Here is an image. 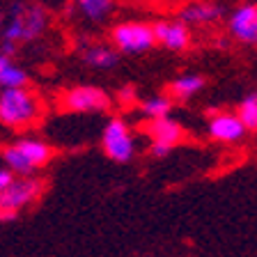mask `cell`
Here are the masks:
<instances>
[{
  "label": "cell",
  "instance_id": "6da1fadb",
  "mask_svg": "<svg viewBox=\"0 0 257 257\" xmlns=\"http://www.w3.org/2000/svg\"><path fill=\"white\" fill-rule=\"evenodd\" d=\"M51 16L37 3H14L10 10V21L3 30V39L10 42H35L46 32Z\"/></svg>",
  "mask_w": 257,
  "mask_h": 257
},
{
  "label": "cell",
  "instance_id": "7a4b0ae2",
  "mask_svg": "<svg viewBox=\"0 0 257 257\" xmlns=\"http://www.w3.org/2000/svg\"><path fill=\"white\" fill-rule=\"evenodd\" d=\"M42 117V103L28 87H7L0 92V122L12 128L32 126Z\"/></svg>",
  "mask_w": 257,
  "mask_h": 257
},
{
  "label": "cell",
  "instance_id": "3957f363",
  "mask_svg": "<svg viewBox=\"0 0 257 257\" xmlns=\"http://www.w3.org/2000/svg\"><path fill=\"white\" fill-rule=\"evenodd\" d=\"M53 147L39 138H21L16 143L7 145L3 150V161L5 166L12 168L19 177L35 175L39 168H44L53 159Z\"/></svg>",
  "mask_w": 257,
  "mask_h": 257
},
{
  "label": "cell",
  "instance_id": "277c9868",
  "mask_svg": "<svg viewBox=\"0 0 257 257\" xmlns=\"http://www.w3.org/2000/svg\"><path fill=\"white\" fill-rule=\"evenodd\" d=\"M110 42L119 53L126 55H140L159 44L156 42L154 26L145 21H126L115 26L110 30Z\"/></svg>",
  "mask_w": 257,
  "mask_h": 257
},
{
  "label": "cell",
  "instance_id": "5b68a950",
  "mask_svg": "<svg viewBox=\"0 0 257 257\" xmlns=\"http://www.w3.org/2000/svg\"><path fill=\"white\" fill-rule=\"evenodd\" d=\"M103 154L115 163H128L136 156V138L134 131L122 117H110L101 134Z\"/></svg>",
  "mask_w": 257,
  "mask_h": 257
},
{
  "label": "cell",
  "instance_id": "8992f818",
  "mask_svg": "<svg viewBox=\"0 0 257 257\" xmlns=\"http://www.w3.org/2000/svg\"><path fill=\"white\" fill-rule=\"evenodd\" d=\"M60 106L67 112H108L112 99L96 85H76L60 94Z\"/></svg>",
  "mask_w": 257,
  "mask_h": 257
},
{
  "label": "cell",
  "instance_id": "52a82bcc",
  "mask_svg": "<svg viewBox=\"0 0 257 257\" xmlns=\"http://www.w3.org/2000/svg\"><path fill=\"white\" fill-rule=\"evenodd\" d=\"M44 193V182L37 177H19L10 184L7 188L0 191V209H10V211H21V209L30 207L32 202H37Z\"/></svg>",
  "mask_w": 257,
  "mask_h": 257
},
{
  "label": "cell",
  "instance_id": "ba28073f",
  "mask_svg": "<svg viewBox=\"0 0 257 257\" xmlns=\"http://www.w3.org/2000/svg\"><path fill=\"white\" fill-rule=\"evenodd\" d=\"M207 134H209V138L216 140V143L234 145L248 134V128H246V124L241 122L239 112L211 110L209 124H207Z\"/></svg>",
  "mask_w": 257,
  "mask_h": 257
},
{
  "label": "cell",
  "instance_id": "9c48e42d",
  "mask_svg": "<svg viewBox=\"0 0 257 257\" xmlns=\"http://www.w3.org/2000/svg\"><path fill=\"white\" fill-rule=\"evenodd\" d=\"M227 28L234 42L252 46L257 44V5L255 3H243L236 10H232L227 19Z\"/></svg>",
  "mask_w": 257,
  "mask_h": 257
},
{
  "label": "cell",
  "instance_id": "30bf717a",
  "mask_svg": "<svg viewBox=\"0 0 257 257\" xmlns=\"http://www.w3.org/2000/svg\"><path fill=\"white\" fill-rule=\"evenodd\" d=\"M225 7L214 0H193L188 5L182 7L179 12V21L186 26H214V23L223 21Z\"/></svg>",
  "mask_w": 257,
  "mask_h": 257
},
{
  "label": "cell",
  "instance_id": "8fae6325",
  "mask_svg": "<svg viewBox=\"0 0 257 257\" xmlns=\"http://www.w3.org/2000/svg\"><path fill=\"white\" fill-rule=\"evenodd\" d=\"M154 32H156V42L168 51H186L191 46V26H186L184 21H159L154 23Z\"/></svg>",
  "mask_w": 257,
  "mask_h": 257
},
{
  "label": "cell",
  "instance_id": "7c38bea8",
  "mask_svg": "<svg viewBox=\"0 0 257 257\" xmlns=\"http://www.w3.org/2000/svg\"><path fill=\"white\" fill-rule=\"evenodd\" d=\"M80 60L92 69H112L119 62V51L110 44H92L83 42L80 46Z\"/></svg>",
  "mask_w": 257,
  "mask_h": 257
},
{
  "label": "cell",
  "instance_id": "4fadbf2b",
  "mask_svg": "<svg viewBox=\"0 0 257 257\" xmlns=\"http://www.w3.org/2000/svg\"><path fill=\"white\" fill-rule=\"evenodd\" d=\"M145 131H147L152 143H161V145H168V147H177L184 140L182 124L175 122L170 115L168 117H159V119H150Z\"/></svg>",
  "mask_w": 257,
  "mask_h": 257
},
{
  "label": "cell",
  "instance_id": "5bb4252c",
  "mask_svg": "<svg viewBox=\"0 0 257 257\" xmlns=\"http://www.w3.org/2000/svg\"><path fill=\"white\" fill-rule=\"evenodd\" d=\"M204 83H207V80L200 74H182L168 85V92H170V96L175 101L186 103V101H191L195 94H200V92L204 90Z\"/></svg>",
  "mask_w": 257,
  "mask_h": 257
},
{
  "label": "cell",
  "instance_id": "9a60e30c",
  "mask_svg": "<svg viewBox=\"0 0 257 257\" xmlns=\"http://www.w3.org/2000/svg\"><path fill=\"white\" fill-rule=\"evenodd\" d=\"M78 12L85 16L92 23H101L106 21L112 12V3L115 0H74Z\"/></svg>",
  "mask_w": 257,
  "mask_h": 257
},
{
  "label": "cell",
  "instance_id": "2e32d148",
  "mask_svg": "<svg viewBox=\"0 0 257 257\" xmlns=\"http://www.w3.org/2000/svg\"><path fill=\"white\" fill-rule=\"evenodd\" d=\"M175 106V99L168 94H154L150 99H145L140 103V112H143L147 119H159V117H168Z\"/></svg>",
  "mask_w": 257,
  "mask_h": 257
},
{
  "label": "cell",
  "instance_id": "e0dca14e",
  "mask_svg": "<svg viewBox=\"0 0 257 257\" xmlns=\"http://www.w3.org/2000/svg\"><path fill=\"white\" fill-rule=\"evenodd\" d=\"M239 117L241 122L246 124L248 131H255L257 134V92H248L239 103Z\"/></svg>",
  "mask_w": 257,
  "mask_h": 257
},
{
  "label": "cell",
  "instance_id": "ac0fdd59",
  "mask_svg": "<svg viewBox=\"0 0 257 257\" xmlns=\"http://www.w3.org/2000/svg\"><path fill=\"white\" fill-rule=\"evenodd\" d=\"M28 80L30 78H28L26 69L16 67L14 62H10L7 67L0 69V87H3V90H7V87H26Z\"/></svg>",
  "mask_w": 257,
  "mask_h": 257
},
{
  "label": "cell",
  "instance_id": "d6986e66",
  "mask_svg": "<svg viewBox=\"0 0 257 257\" xmlns=\"http://www.w3.org/2000/svg\"><path fill=\"white\" fill-rule=\"evenodd\" d=\"M172 150H175V147H168V145H161V143H150V154L154 156V159H166Z\"/></svg>",
  "mask_w": 257,
  "mask_h": 257
},
{
  "label": "cell",
  "instance_id": "ffe728a7",
  "mask_svg": "<svg viewBox=\"0 0 257 257\" xmlns=\"http://www.w3.org/2000/svg\"><path fill=\"white\" fill-rule=\"evenodd\" d=\"M16 179V172L12 170V168H0V191H3V188H7L10 186L12 182H14Z\"/></svg>",
  "mask_w": 257,
  "mask_h": 257
},
{
  "label": "cell",
  "instance_id": "44dd1931",
  "mask_svg": "<svg viewBox=\"0 0 257 257\" xmlns=\"http://www.w3.org/2000/svg\"><path fill=\"white\" fill-rule=\"evenodd\" d=\"M134 96H136V90L131 85H126V87H122V90L117 92V99H119V103H131L134 101Z\"/></svg>",
  "mask_w": 257,
  "mask_h": 257
},
{
  "label": "cell",
  "instance_id": "7402d4cb",
  "mask_svg": "<svg viewBox=\"0 0 257 257\" xmlns=\"http://www.w3.org/2000/svg\"><path fill=\"white\" fill-rule=\"evenodd\" d=\"M19 218V211H10V209H0V223H12Z\"/></svg>",
  "mask_w": 257,
  "mask_h": 257
},
{
  "label": "cell",
  "instance_id": "603a6c76",
  "mask_svg": "<svg viewBox=\"0 0 257 257\" xmlns=\"http://www.w3.org/2000/svg\"><path fill=\"white\" fill-rule=\"evenodd\" d=\"M12 62V58H10V55H5V53H3V51H0V69H3V67H7V64H10Z\"/></svg>",
  "mask_w": 257,
  "mask_h": 257
}]
</instances>
